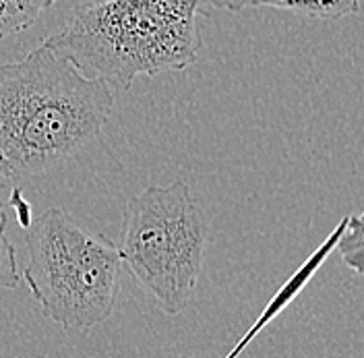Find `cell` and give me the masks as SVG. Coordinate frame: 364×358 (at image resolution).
<instances>
[{"mask_svg": "<svg viewBox=\"0 0 364 358\" xmlns=\"http://www.w3.org/2000/svg\"><path fill=\"white\" fill-rule=\"evenodd\" d=\"M207 238V214L186 182L151 184L124 205L118 253L164 313L181 315L197 290Z\"/></svg>", "mask_w": 364, "mask_h": 358, "instance_id": "cell-4", "label": "cell"}, {"mask_svg": "<svg viewBox=\"0 0 364 358\" xmlns=\"http://www.w3.org/2000/svg\"><path fill=\"white\" fill-rule=\"evenodd\" d=\"M19 286V263L15 246L6 236V216L0 209V290H13Z\"/></svg>", "mask_w": 364, "mask_h": 358, "instance_id": "cell-8", "label": "cell"}, {"mask_svg": "<svg viewBox=\"0 0 364 358\" xmlns=\"http://www.w3.org/2000/svg\"><path fill=\"white\" fill-rule=\"evenodd\" d=\"M114 93L44 42L0 65V154L13 172L40 174L102 133Z\"/></svg>", "mask_w": 364, "mask_h": 358, "instance_id": "cell-1", "label": "cell"}, {"mask_svg": "<svg viewBox=\"0 0 364 358\" xmlns=\"http://www.w3.org/2000/svg\"><path fill=\"white\" fill-rule=\"evenodd\" d=\"M336 246L343 263L352 271L364 275V211L343 220V228Z\"/></svg>", "mask_w": 364, "mask_h": 358, "instance_id": "cell-7", "label": "cell"}, {"mask_svg": "<svg viewBox=\"0 0 364 358\" xmlns=\"http://www.w3.org/2000/svg\"><path fill=\"white\" fill-rule=\"evenodd\" d=\"M0 177H15V172H13L11 164L4 159V156H2V154H0Z\"/></svg>", "mask_w": 364, "mask_h": 358, "instance_id": "cell-10", "label": "cell"}, {"mask_svg": "<svg viewBox=\"0 0 364 358\" xmlns=\"http://www.w3.org/2000/svg\"><path fill=\"white\" fill-rule=\"evenodd\" d=\"M13 182H15L13 177H0V209L11 205V199L17 191V186Z\"/></svg>", "mask_w": 364, "mask_h": 358, "instance_id": "cell-9", "label": "cell"}, {"mask_svg": "<svg viewBox=\"0 0 364 358\" xmlns=\"http://www.w3.org/2000/svg\"><path fill=\"white\" fill-rule=\"evenodd\" d=\"M213 6L228 11H242V9H277V11H294L304 13L313 19H341L354 15L363 9L356 0H331V2H215Z\"/></svg>", "mask_w": 364, "mask_h": 358, "instance_id": "cell-5", "label": "cell"}, {"mask_svg": "<svg viewBox=\"0 0 364 358\" xmlns=\"http://www.w3.org/2000/svg\"><path fill=\"white\" fill-rule=\"evenodd\" d=\"M52 6V0H0V40L29 29Z\"/></svg>", "mask_w": 364, "mask_h": 358, "instance_id": "cell-6", "label": "cell"}, {"mask_svg": "<svg viewBox=\"0 0 364 358\" xmlns=\"http://www.w3.org/2000/svg\"><path fill=\"white\" fill-rule=\"evenodd\" d=\"M25 246L23 278L46 319L81 332L110 319L122 271L110 238L83 228L65 209L50 207L31 220Z\"/></svg>", "mask_w": 364, "mask_h": 358, "instance_id": "cell-3", "label": "cell"}, {"mask_svg": "<svg viewBox=\"0 0 364 358\" xmlns=\"http://www.w3.org/2000/svg\"><path fill=\"white\" fill-rule=\"evenodd\" d=\"M201 6L182 0L81 2L44 44L85 77L127 91L136 77L184 70L197 63Z\"/></svg>", "mask_w": 364, "mask_h": 358, "instance_id": "cell-2", "label": "cell"}]
</instances>
